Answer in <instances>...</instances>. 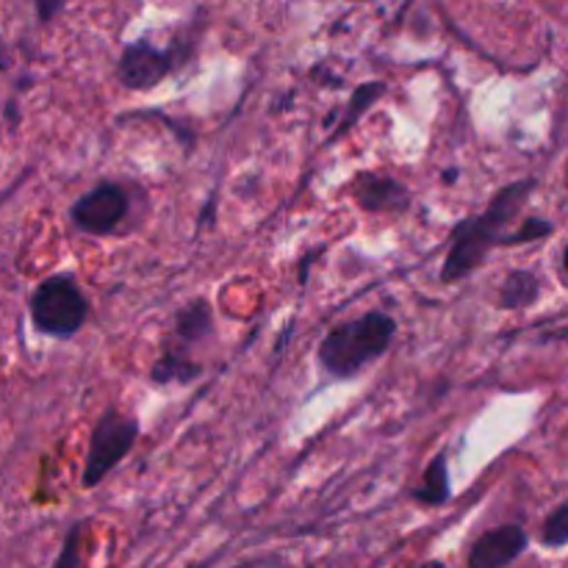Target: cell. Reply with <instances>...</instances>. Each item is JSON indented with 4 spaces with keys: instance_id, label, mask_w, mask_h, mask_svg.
<instances>
[{
    "instance_id": "obj_18",
    "label": "cell",
    "mask_w": 568,
    "mask_h": 568,
    "mask_svg": "<svg viewBox=\"0 0 568 568\" xmlns=\"http://www.w3.org/2000/svg\"><path fill=\"white\" fill-rule=\"evenodd\" d=\"M425 568H447V566H444V564H438V560H436V564H427Z\"/></svg>"
},
{
    "instance_id": "obj_6",
    "label": "cell",
    "mask_w": 568,
    "mask_h": 568,
    "mask_svg": "<svg viewBox=\"0 0 568 568\" xmlns=\"http://www.w3.org/2000/svg\"><path fill=\"white\" fill-rule=\"evenodd\" d=\"M172 70V55L166 50L155 48V44L139 42L128 44L120 55V64H116V78L125 89L133 92H144V89H153L170 75Z\"/></svg>"
},
{
    "instance_id": "obj_9",
    "label": "cell",
    "mask_w": 568,
    "mask_h": 568,
    "mask_svg": "<svg viewBox=\"0 0 568 568\" xmlns=\"http://www.w3.org/2000/svg\"><path fill=\"white\" fill-rule=\"evenodd\" d=\"M211 333H214V314L205 300H192L175 314V327H172L175 347L189 349L192 344L205 342Z\"/></svg>"
},
{
    "instance_id": "obj_17",
    "label": "cell",
    "mask_w": 568,
    "mask_h": 568,
    "mask_svg": "<svg viewBox=\"0 0 568 568\" xmlns=\"http://www.w3.org/2000/svg\"><path fill=\"white\" fill-rule=\"evenodd\" d=\"M55 11H61V3H39V17H42V20H48L50 14H55Z\"/></svg>"
},
{
    "instance_id": "obj_12",
    "label": "cell",
    "mask_w": 568,
    "mask_h": 568,
    "mask_svg": "<svg viewBox=\"0 0 568 568\" xmlns=\"http://www.w3.org/2000/svg\"><path fill=\"white\" fill-rule=\"evenodd\" d=\"M414 499L422 505H430L438 508L449 499V471H447V455L438 453L436 458L427 466L425 477H422V486L414 491Z\"/></svg>"
},
{
    "instance_id": "obj_14",
    "label": "cell",
    "mask_w": 568,
    "mask_h": 568,
    "mask_svg": "<svg viewBox=\"0 0 568 568\" xmlns=\"http://www.w3.org/2000/svg\"><path fill=\"white\" fill-rule=\"evenodd\" d=\"M552 231H555V225L549 220H544V216H530V220L521 222L514 233H505L503 244L514 247V244L538 242V239H547Z\"/></svg>"
},
{
    "instance_id": "obj_4",
    "label": "cell",
    "mask_w": 568,
    "mask_h": 568,
    "mask_svg": "<svg viewBox=\"0 0 568 568\" xmlns=\"http://www.w3.org/2000/svg\"><path fill=\"white\" fill-rule=\"evenodd\" d=\"M139 438V422L120 410H105L94 425L89 438L87 464H83V488H94L114 471V466L125 458Z\"/></svg>"
},
{
    "instance_id": "obj_5",
    "label": "cell",
    "mask_w": 568,
    "mask_h": 568,
    "mask_svg": "<svg viewBox=\"0 0 568 568\" xmlns=\"http://www.w3.org/2000/svg\"><path fill=\"white\" fill-rule=\"evenodd\" d=\"M128 209H131V197L120 183H100L72 203L70 220L78 231L89 236H109L125 220Z\"/></svg>"
},
{
    "instance_id": "obj_16",
    "label": "cell",
    "mask_w": 568,
    "mask_h": 568,
    "mask_svg": "<svg viewBox=\"0 0 568 568\" xmlns=\"http://www.w3.org/2000/svg\"><path fill=\"white\" fill-rule=\"evenodd\" d=\"M83 530H87V521H78V525L70 527V532H67V538H64V547H61L53 568H81Z\"/></svg>"
},
{
    "instance_id": "obj_8",
    "label": "cell",
    "mask_w": 568,
    "mask_h": 568,
    "mask_svg": "<svg viewBox=\"0 0 568 568\" xmlns=\"http://www.w3.org/2000/svg\"><path fill=\"white\" fill-rule=\"evenodd\" d=\"M353 197L358 205L372 214H383V211H405L410 205V192L405 183L397 178L375 175V172H361L353 183Z\"/></svg>"
},
{
    "instance_id": "obj_2",
    "label": "cell",
    "mask_w": 568,
    "mask_h": 568,
    "mask_svg": "<svg viewBox=\"0 0 568 568\" xmlns=\"http://www.w3.org/2000/svg\"><path fill=\"white\" fill-rule=\"evenodd\" d=\"M397 322L372 311L353 322L333 327L320 344V364L333 377H355L366 364L381 358L394 342Z\"/></svg>"
},
{
    "instance_id": "obj_10",
    "label": "cell",
    "mask_w": 568,
    "mask_h": 568,
    "mask_svg": "<svg viewBox=\"0 0 568 568\" xmlns=\"http://www.w3.org/2000/svg\"><path fill=\"white\" fill-rule=\"evenodd\" d=\"M200 375H203V366L194 364L186 349L175 347V344H170V349H164V355L150 369V381L159 383V386H170V383L186 386V383L197 381Z\"/></svg>"
},
{
    "instance_id": "obj_3",
    "label": "cell",
    "mask_w": 568,
    "mask_h": 568,
    "mask_svg": "<svg viewBox=\"0 0 568 568\" xmlns=\"http://www.w3.org/2000/svg\"><path fill=\"white\" fill-rule=\"evenodd\" d=\"M89 316V300L75 277L50 275L33 288L31 320L50 338H72Z\"/></svg>"
},
{
    "instance_id": "obj_7",
    "label": "cell",
    "mask_w": 568,
    "mask_h": 568,
    "mask_svg": "<svg viewBox=\"0 0 568 568\" xmlns=\"http://www.w3.org/2000/svg\"><path fill=\"white\" fill-rule=\"evenodd\" d=\"M530 538L521 525L491 527L475 541L469 552V568H505L527 549Z\"/></svg>"
},
{
    "instance_id": "obj_11",
    "label": "cell",
    "mask_w": 568,
    "mask_h": 568,
    "mask_svg": "<svg viewBox=\"0 0 568 568\" xmlns=\"http://www.w3.org/2000/svg\"><path fill=\"white\" fill-rule=\"evenodd\" d=\"M541 300V281H538L536 272H510L503 283V292H499V305L505 311H521L530 308Z\"/></svg>"
},
{
    "instance_id": "obj_1",
    "label": "cell",
    "mask_w": 568,
    "mask_h": 568,
    "mask_svg": "<svg viewBox=\"0 0 568 568\" xmlns=\"http://www.w3.org/2000/svg\"><path fill=\"white\" fill-rule=\"evenodd\" d=\"M536 186L538 183L532 178L508 183V186L494 194L491 203L480 216H469V220L455 225L453 239H449V253L444 258L442 270L444 283H455L460 277L471 275L494 247H503L505 227L519 216V211L525 209L527 197L536 192Z\"/></svg>"
},
{
    "instance_id": "obj_15",
    "label": "cell",
    "mask_w": 568,
    "mask_h": 568,
    "mask_svg": "<svg viewBox=\"0 0 568 568\" xmlns=\"http://www.w3.org/2000/svg\"><path fill=\"white\" fill-rule=\"evenodd\" d=\"M541 541L552 549L566 547L568 541V505L566 503H560L558 508L547 516L541 530Z\"/></svg>"
},
{
    "instance_id": "obj_13",
    "label": "cell",
    "mask_w": 568,
    "mask_h": 568,
    "mask_svg": "<svg viewBox=\"0 0 568 568\" xmlns=\"http://www.w3.org/2000/svg\"><path fill=\"white\" fill-rule=\"evenodd\" d=\"M383 94H386V83H381V81L361 83V87L353 92V100H349L347 111H344L342 122H338L336 133H333L331 139H338V136H342V133H347L349 128H353L355 122H358V116L364 114V111H369V105L377 103V100H381Z\"/></svg>"
}]
</instances>
